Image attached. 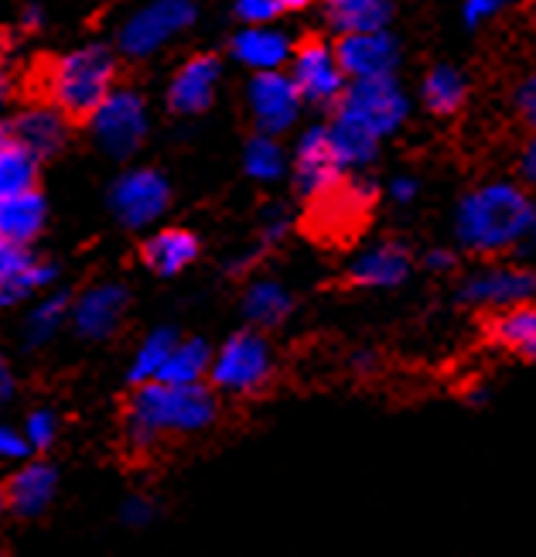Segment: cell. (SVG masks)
<instances>
[{"label": "cell", "mask_w": 536, "mask_h": 557, "mask_svg": "<svg viewBox=\"0 0 536 557\" xmlns=\"http://www.w3.org/2000/svg\"><path fill=\"white\" fill-rule=\"evenodd\" d=\"M116 59L103 45H86L62 59L35 65L32 92L35 100L59 107L65 116H92L113 92Z\"/></svg>", "instance_id": "1"}, {"label": "cell", "mask_w": 536, "mask_h": 557, "mask_svg": "<svg viewBox=\"0 0 536 557\" xmlns=\"http://www.w3.org/2000/svg\"><path fill=\"white\" fill-rule=\"evenodd\" d=\"M215 418V400L199 383H140V394H134L127 438L134 448H151L161 434L172 431H199Z\"/></svg>", "instance_id": "2"}, {"label": "cell", "mask_w": 536, "mask_h": 557, "mask_svg": "<svg viewBox=\"0 0 536 557\" xmlns=\"http://www.w3.org/2000/svg\"><path fill=\"white\" fill-rule=\"evenodd\" d=\"M533 226V202L516 185H485L461 202L458 236L478 253H496L513 247Z\"/></svg>", "instance_id": "3"}, {"label": "cell", "mask_w": 536, "mask_h": 557, "mask_svg": "<svg viewBox=\"0 0 536 557\" xmlns=\"http://www.w3.org/2000/svg\"><path fill=\"white\" fill-rule=\"evenodd\" d=\"M376 209V185L338 178L314 199H308L304 233L328 247H346L365 230Z\"/></svg>", "instance_id": "4"}, {"label": "cell", "mask_w": 536, "mask_h": 557, "mask_svg": "<svg viewBox=\"0 0 536 557\" xmlns=\"http://www.w3.org/2000/svg\"><path fill=\"white\" fill-rule=\"evenodd\" d=\"M335 113L356 116L373 134L386 137V134H394L403 124L407 100H403V92H400V86L394 79V72H383V76L352 79V86L342 89V96H338Z\"/></svg>", "instance_id": "5"}, {"label": "cell", "mask_w": 536, "mask_h": 557, "mask_svg": "<svg viewBox=\"0 0 536 557\" xmlns=\"http://www.w3.org/2000/svg\"><path fill=\"white\" fill-rule=\"evenodd\" d=\"M89 120L96 144L113 158L134 154L148 137V107L134 89H113Z\"/></svg>", "instance_id": "6"}, {"label": "cell", "mask_w": 536, "mask_h": 557, "mask_svg": "<svg viewBox=\"0 0 536 557\" xmlns=\"http://www.w3.org/2000/svg\"><path fill=\"white\" fill-rule=\"evenodd\" d=\"M191 21H195L191 0H154L151 8H144L124 24V32H120V52L130 59H148L164 41H172L178 32H185Z\"/></svg>", "instance_id": "7"}, {"label": "cell", "mask_w": 536, "mask_h": 557, "mask_svg": "<svg viewBox=\"0 0 536 557\" xmlns=\"http://www.w3.org/2000/svg\"><path fill=\"white\" fill-rule=\"evenodd\" d=\"M342 65H338L335 52L319 38L308 35L298 48H295V86L301 92V100L314 103V107H335L338 96H342Z\"/></svg>", "instance_id": "8"}, {"label": "cell", "mask_w": 536, "mask_h": 557, "mask_svg": "<svg viewBox=\"0 0 536 557\" xmlns=\"http://www.w3.org/2000/svg\"><path fill=\"white\" fill-rule=\"evenodd\" d=\"M266 376H271V349H266V343L257 332L233 335L212 362V380L223 391L247 394L263 386Z\"/></svg>", "instance_id": "9"}, {"label": "cell", "mask_w": 536, "mask_h": 557, "mask_svg": "<svg viewBox=\"0 0 536 557\" xmlns=\"http://www.w3.org/2000/svg\"><path fill=\"white\" fill-rule=\"evenodd\" d=\"M250 107L260 134H284L298 120L301 110V92L295 79L281 76L277 69H263L250 83Z\"/></svg>", "instance_id": "10"}, {"label": "cell", "mask_w": 536, "mask_h": 557, "mask_svg": "<svg viewBox=\"0 0 536 557\" xmlns=\"http://www.w3.org/2000/svg\"><path fill=\"white\" fill-rule=\"evenodd\" d=\"M116 215L127 226H148L164 212L172 188L154 172V168H140V172H127L110 191Z\"/></svg>", "instance_id": "11"}, {"label": "cell", "mask_w": 536, "mask_h": 557, "mask_svg": "<svg viewBox=\"0 0 536 557\" xmlns=\"http://www.w3.org/2000/svg\"><path fill=\"white\" fill-rule=\"evenodd\" d=\"M536 298V271L523 268H489L465 281L461 301L475 308H509Z\"/></svg>", "instance_id": "12"}, {"label": "cell", "mask_w": 536, "mask_h": 557, "mask_svg": "<svg viewBox=\"0 0 536 557\" xmlns=\"http://www.w3.org/2000/svg\"><path fill=\"white\" fill-rule=\"evenodd\" d=\"M342 172L346 168L335 158L328 127H311L301 137L298 154H295V188L304 199H314L319 191H325L328 185H335L338 178H342Z\"/></svg>", "instance_id": "13"}, {"label": "cell", "mask_w": 536, "mask_h": 557, "mask_svg": "<svg viewBox=\"0 0 536 557\" xmlns=\"http://www.w3.org/2000/svg\"><path fill=\"white\" fill-rule=\"evenodd\" d=\"M11 137L17 144H24L38 161L41 158H52L55 151L65 148V137H68V120L59 107L52 103H35L28 110H21L11 120Z\"/></svg>", "instance_id": "14"}, {"label": "cell", "mask_w": 536, "mask_h": 557, "mask_svg": "<svg viewBox=\"0 0 536 557\" xmlns=\"http://www.w3.org/2000/svg\"><path fill=\"white\" fill-rule=\"evenodd\" d=\"M335 59L342 65L346 76H352V79L383 76V72H394V65H397V45L383 32H356V35L338 38Z\"/></svg>", "instance_id": "15"}, {"label": "cell", "mask_w": 536, "mask_h": 557, "mask_svg": "<svg viewBox=\"0 0 536 557\" xmlns=\"http://www.w3.org/2000/svg\"><path fill=\"white\" fill-rule=\"evenodd\" d=\"M124 311H127V290L120 284H100L72 305V322H76V332L86 338H107L124 322Z\"/></svg>", "instance_id": "16"}, {"label": "cell", "mask_w": 536, "mask_h": 557, "mask_svg": "<svg viewBox=\"0 0 536 557\" xmlns=\"http://www.w3.org/2000/svg\"><path fill=\"white\" fill-rule=\"evenodd\" d=\"M215 83H219V59L195 55L178 69L172 89H167V103H172L175 113H202L212 103Z\"/></svg>", "instance_id": "17"}, {"label": "cell", "mask_w": 536, "mask_h": 557, "mask_svg": "<svg viewBox=\"0 0 536 557\" xmlns=\"http://www.w3.org/2000/svg\"><path fill=\"white\" fill-rule=\"evenodd\" d=\"M485 335L499 349L513 352L526 362H536V298L499 308L496 319H489V325H485Z\"/></svg>", "instance_id": "18"}, {"label": "cell", "mask_w": 536, "mask_h": 557, "mask_svg": "<svg viewBox=\"0 0 536 557\" xmlns=\"http://www.w3.org/2000/svg\"><path fill=\"white\" fill-rule=\"evenodd\" d=\"M413 253L397 244V239H386V244L373 247L370 253H362L352 268H349V284L356 287H394L410 274Z\"/></svg>", "instance_id": "19"}, {"label": "cell", "mask_w": 536, "mask_h": 557, "mask_svg": "<svg viewBox=\"0 0 536 557\" xmlns=\"http://www.w3.org/2000/svg\"><path fill=\"white\" fill-rule=\"evenodd\" d=\"M389 17H394L389 0H325V21L338 35L383 32Z\"/></svg>", "instance_id": "20"}, {"label": "cell", "mask_w": 536, "mask_h": 557, "mask_svg": "<svg viewBox=\"0 0 536 557\" xmlns=\"http://www.w3.org/2000/svg\"><path fill=\"white\" fill-rule=\"evenodd\" d=\"M195 257H199V239L185 230H164L144 244V263L161 277L182 274Z\"/></svg>", "instance_id": "21"}, {"label": "cell", "mask_w": 536, "mask_h": 557, "mask_svg": "<svg viewBox=\"0 0 536 557\" xmlns=\"http://www.w3.org/2000/svg\"><path fill=\"white\" fill-rule=\"evenodd\" d=\"M45 226V199L35 188L17 191V196H0V236L32 244Z\"/></svg>", "instance_id": "22"}, {"label": "cell", "mask_w": 536, "mask_h": 557, "mask_svg": "<svg viewBox=\"0 0 536 557\" xmlns=\"http://www.w3.org/2000/svg\"><path fill=\"white\" fill-rule=\"evenodd\" d=\"M328 137H332L335 158H338V164H342V168H362V164H370L376 158L379 134H373L356 116L335 113V124L328 127Z\"/></svg>", "instance_id": "23"}, {"label": "cell", "mask_w": 536, "mask_h": 557, "mask_svg": "<svg viewBox=\"0 0 536 557\" xmlns=\"http://www.w3.org/2000/svg\"><path fill=\"white\" fill-rule=\"evenodd\" d=\"M233 55L242 62V65H250L257 72L263 69H277L284 65V59L290 55V45L281 32H271V28H263V24H250L247 32H239L233 38Z\"/></svg>", "instance_id": "24"}, {"label": "cell", "mask_w": 536, "mask_h": 557, "mask_svg": "<svg viewBox=\"0 0 536 557\" xmlns=\"http://www.w3.org/2000/svg\"><path fill=\"white\" fill-rule=\"evenodd\" d=\"M4 493H8V506L17 517H38L55 493V469H48V466L21 469Z\"/></svg>", "instance_id": "25"}, {"label": "cell", "mask_w": 536, "mask_h": 557, "mask_svg": "<svg viewBox=\"0 0 536 557\" xmlns=\"http://www.w3.org/2000/svg\"><path fill=\"white\" fill-rule=\"evenodd\" d=\"M205 370H212L209 346L202 343V338H188V343H175L172 356L164 359L158 380L185 386V383H199L205 376Z\"/></svg>", "instance_id": "26"}, {"label": "cell", "mask_w": 536, "mask_h": 557, "mask_svg": "<svg viewBox=\"0 0 536 557\" xmlns=\"http://www.w3.org/2000/svg\"><path fill=\"white\" fill-rule=\"evenodd\" d=\"M424 100H427V110L437 113V116L458 113L461 107H465V100H469L465 76H461V72L451 69V65L431 69V76L424 79Z\"/></svg>", "instance_id": "27"}, {"label": "cell", "mask_w": 536, "mask_h": 557, "mask_svg": "<svg viewBox=\"0 0 536 557\" xmlns=\"http://www.w3.org/2000/svg\"><path fill=\"white\" fill-rule=\"evenodd\" d=\"M242 311H247V319L253 325L274 329L290 314V295L274 281H260V284H253L247 290V298H242Z\"/></svg>", "instance_id": "28"}, {"label": "cell", "mask_w": 536, "mask_h": 557, "mask_svg": "<svg viewBox=\"0 0 536 557\" xmlns=\"http://www.w3.org/2000/svg\"><path fill=\"white\" fill-rule=\"evenodd\" d=\"M35 172L38 158L11 137L0 148V196H17V191L35 188Z\"/></svg>", "instance_id": "29"}, {"label": "cell", "mask_w": 536, "mask_h": 557, "mask_svg": "<svg viewBox=\"0 0 536 557\" xmlns=\"http://www.w3.org/2000/svg\"><path fill=\"white\" fill-rule=\"evenodd\" d=\"M172 349H175V332H167V329L154 332L148 343L140 346V352L134 359V370H130V380L134 383H151V380H158L164 359L172 356Z\"/></svg>", "instance_id": "30"}, {"label": "cell", "mask_w": 536, "mask_h": 557, "mask_svg": "<svg viewBox=\"0 0 536 557\" xmlns=\"http://www.w3.org/2000/svg\"><path fill=\"white\" fill-rule=\"evenodd\" d=\"M242 164H247V172L260 182H274L281 178L284 172V154L277 148V140L271 134H260L247 144V158H242Z\"/></svg>", "instance_id": "31"}, {"label": "cell", "mask_w": 536, "mask_h": 557, "mask_svg": "<svg viewBox=\"0 0 536 557\" xmlns=\"http://www.w3.org/2000/svg\"><path fill=\"white\" fill-rule=\"evenodd\" d=\"M68 314V298H48L41 301L35 311H32V319H28V343L32 346H41L45 338H52V332L62 325V319Z\"/></svg>", "instance_id": "32"}, {"label": "cell", "mask_w": 536, "mask_h": 557, "mask_svg": "<svg viewBox=\"0 0 536 557\" xmlns=\"http://www.w3.org/2000/svg\"><path fill=\"white\" fill-rule=\"evenodd\" d=\"M55 277V268H48V263L35 260L28 271H24L21 277H14L11 284H0V308H8V305H17L21 298H28L32 290L45 287L48 281Z\"/></svg>", "instance_id": "33"}, {"label": "cell", "mask_w": 536, "mask_h": 557, "mask_svg": "<svg viewBox=\"0 0 536 557\" xmlns=\"http://www.w3.org/2000/svg\"><path fill=\"white\" fill-rule=\"evenodd\" d=\"M35 263V257L28 253V244H17V239L0 236V284H11L14 277H21Z\"/></svg>", "instance_id": "34"}, {"label": "cell", "mask_w": 536, "mask_h": 557, "mask_svg": "<svg viewBox=\"0 0 536 557\" xmlns=\"http://www.w3.org/2000/svg\"><path fill=\"white\" fill-rule=\"evenodd\" d=\"M284 11L281 0H236V14L247 24H266Z\"/></svg>", "instance_id": "35"}, {"label": "cell", "mask_w": 536, "mask_h": 557, "mask_svg": "<svg viewBox=\"0 0 536 557\" xmlns=\"http://www.w3.org/2000/svg\"><path fill=\"white\" fill-rule=\"evenodd\" d=\"M24 438H28L32 448H48L55 442V418L48 414V410H35L28 418V431H24Z\"/></svg>", "instance_id": "36"}, {"label": "cell", "mask_w": 536, "mask_h": 557, "mask_svg": "<svg viewBox=\"0 0 536 557\" xmlns=\"http://www.w3.org/2000/svg\"><path fill=\"white\" fill-rule=\"evenodd\" d=\"M516 113H520V120L526 127L536 131V72L516 89Z\"/></svg>", "instance_id": "37"}, {"label": "cell", "mask_w": 536, "mask_h": 557, "mask_svg": "<svg viewBox=\"0 0 536 557\" xmlns=\"http://www.w3.org/2000/svg\"><path fill=\"white\" fill-rule=\"evenodd\" d=\"M509 0H469L465 4V24L469 28H478L482 21H489L493 14H499Z\"/></svg>", "instance_id": "38"}, {"label": "cell", "mask_w": 536, "mask_h": 557, "mask_svg": "<svg viewBox=\"0 0 536 557\" xmlns=\"http://www.w3.org/2000/svg\"><path fill=\"white\" fill-rule=\"evenodd\" d=\"M28 451H32L28 438H21L11 428H0V458H24Z\"/></svg>", "instance_id": "39"}, {"label": "cell", "mask_w": 536, "mask_h": 557, "mask_svg": "<svg viewBox=\"0 0 536 557\" xmlns=\"http://www.w3.org/2000/svg\"><path fill=\"white\" fill-rule=\"evenodd\" d=\"M151 517H154V510H151V503H148V499H130V503L124 506V520L134 523V527H137V523H148Z\"/></svg>", "instance_id": "40"}, {"label": "cell", "mask_w": 536, "mask_h": 557, "mask_svg": "<svg viewBox=\"0 0 536 557\" xmlns=\"http://www.w3.org/2000/svg\"><path fill=\"white\" fill-rule=\"evenodd\" d=\"M14 397V376H11V367H8V359L0 356V404L11 400Z\"/></svg>", "instance_id": "41"}, {"label": "cell", "mask_w": 536, "mask_h": 557, "mask_svg": "<svg viewBox=\"0 0 536 557\" xmlns=\"http://www.w3.org/2000/svg\"><path fill=\"white\" fill-rule=\"evenodd\" d=\"M520 168H523V178H529V182H536V137L526 144L523 148V161H520Z\"/></svg>", "instance_id": "42"}, {"label": "cell", "mask_w": 536, "mask_h": 557, "mask_svg": "<svg viewBox=\"0 0 536 557\" xmlns=\"http://www.w3.org/2000/svg\"><path fill=\"white\" fill-rule=\"evenodd\" d=\"M424 263H427V268H434V271H445V268H451V263H454V257L445 253V250H434Z\"/></svg>", "instance_id": "43"}, {"label": "cell", "mask_w": 536, "mask_h": 557, "mask_svg": "<svg viewBox=\"0 0 536 557\" xmlns=\"http://www.w3.org/2000/svg\"><path fill=\"white\" fill-rule=\"evenodd\" d=\"M413 191H417V185H413V182H397V185H394L397 202H410V199H413Z\"/></svg>", "instance_id": "44"}, {"label": "cell", "mask_w": 536, "mask_h": 557, "mask_svg": "<svg viewBox=\"0 0 536 557\" xmlns=\"http://www.w3.org/2000/svg\"><path fill=\"white\" fill-rule=\"evenodd\" d=\"M8 92H11V83H8V72L0 69V107H4V100H8Z\"/></svg>", "instance_id": "45"}, {"label": "cell", "mask_w": 536, "mask_h": 557, "mask_svg": "<svg viewBox=\"0 0 536 557\" xmlns=\"http://www.w3.org/2000/svg\"><path fill=\"white\" fill-rule=\"evenodd\" d=\"M24 24H28V28H38V24H41V11L38 8H28V14H24Z\"/></svg>", "instance_id": "46"}, {"label": "cell", "mask_w": 536, "mask_h": 557, "mask_svg": "<svg viewBox=\"0 0 536 557\" xmlns=\"http://www.w3.org/2000/svg\"><path fill=\"white\" fill-rule=\"evenodd\" d=\"M281 4H284V11H301V8L314 4V0H281Z\"/></svg>", "instance_id": "47"}, {"label": "cell", "mask_w": 536, "mask_h": 557, "mask_svg": "<svg viewBox=\"0 0 536 557\" xmlns=\"http://www.w3.org/2000/svg\"><path fill=\"white\" fill-rule=\"evenodd\" d=\"M8 140H11V127H4V124H0V148H4Z\"/></svg>", "instance_id": "48"}, {"label": "cell", "mask_w": 536, "mask_h": 557, "mask_svg": "<svg viewBox=\"0 0 536 557\" xmlns=\"http://www.w3.org/2000/svg\"><path fill=\"white\" fill-rule=\"evenodd\" d=\"M4 510H8V493L0 490V517H4Z\"/></svg>", "instance_id": "49"}]
</instances>
